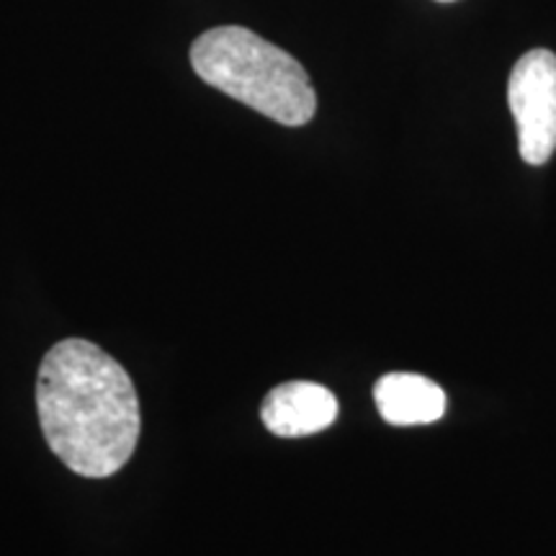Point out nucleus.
<instances>
[{"label":"nucleus","instance_id":"nucleus-1","mask_svg":"<svg viewBox=\"0 0 556 556\" xmlns=\"http://www.w3.org/2000/svg\"><path fill=\"white\" fill-rule=\"evenodd\" d=\"M47 446L75 475H116L135 454L142 417L131 377L106 351L67 338L47 351L37 379Z\"/></svg>","mask_w":556,"mask_h":556},{"label":"nucleus","instance_id":"nucleus-2","mask_svg":"<svg viewBox=\"0 0 556 556\" xmlns=\"http://www.w3.org/2000/svg\"><path fill=\"white\" fill-rule=\"evenodd\" d=\"M191 67L206 86L283 127H304L317 93L302 62L242 26H217L193 41Z\"/></svg>","mask_w":556,"mask_h":556},{"label":"nucleus","instance_id":"nucleus-3","mask_svg":"<svg viewBox=\"0 0 556 556\" xmlns=\"http://www.w3.org/2000/svg\"><path fill=\"white\" fill-rule=\"evenodd\" d=\"M507 103L518 127L520 157L544 165L556 152V54L531 50L516 62Z\"/></svg>","mask_w":556,"mask_h":556},{"label":"nucleus","instance_id":"nucleus-4","mask_svg":"<svg viewBox=\"0 0 556 556\" xmlns=\"http://www.w3.org/2000/svg\"><path fill=\"white\" fill-rule=\"evenodd\" d=\"M263 426L274 435L302 438L330 428L338 417V400L315 381H289L270 389L261 407Z\"/></svg>","mask_w":556,"mask_h":556},{"label":"nucleus","instance_id":"nucleus-5","mask_svg":"<svg viewBox=\"0 0 556 556\" xmlns=\"http://www.w3.org/2000/svg\"><path fill=\"white\" fill-rule=\"evenodd\" d=\"M374 402L389 426H428L446 415V392L420 374H387L374 387Z\"/></svg>","mask_w":556,"mask_h":556},{"label":"nucleus","instance_id":"nucleus-6","mask_svg":"<svg viewBox=\"0 0 556 556\" xmlns=\"http://www.w3.org/2000/svg\"><path fill=\"white\" fill-rule=\"evenodd\" d=\"M438 3H454V0H438Z\"/></svg>","mask_w":556,"mask_h":556}]
</instances>
